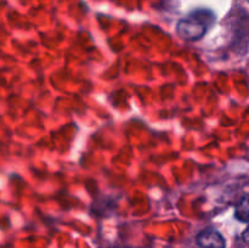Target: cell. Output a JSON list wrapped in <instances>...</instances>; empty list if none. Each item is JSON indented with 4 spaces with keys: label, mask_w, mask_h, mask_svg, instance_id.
<instances>
[{
    "label": "cell",
    "mask_w": 249,
    "mask_h": 248,
    "mask_svg": "<svg viewBox=\"0 0 249 248\" xmlns=\"http://www.w3.org/2000/svg\"><path fill=\"white\" fill-rule=\"evenodd\" d=\"M214 14L209 10H196L178 22V35L186 41L199 40L206 35L209 27L214 23Z\"/></svg>",
    "instance_id": "1"
},
{
    "label": "cell",
    "mask_w": 249,
    "mask_h": 248,
    "mask_svg": "<svg viewBox=\"0 0 249 248\" xmlns=\"http://www.w3.org/2000/svg\"><path fill=\"white\" fill-rule=\"evenodd\" d=\"M196 242L199 248H226V240L218 230L208 228L197 235Z\"/></svg>",
    "instance_id": "2"
},
{
    "label": "cell",
    "mask_w": 249,
    "mask_h": 248,
    "mask_svg": "<svg viewBox=\"0 0 249 248\" xmlns=\"http://www.w3.org/2000/svg\"><path fill=\"white\" fill-rule=\"evenodd\" d=\"M235 218L242 223H249V194L241 197L236 203Z\"/></svg>",
    "instance_id": "3"
},
{
    "label": "cell",
    "mask_w": 249,
    "mask_h": 248,
    "mask_svg": "<svg viewBox=\"0 0 249 248\" xmlns=\"http://www.w3.org/2000/svg\"><path fill=\"white\" fill-rule=\"evenodd\" d=\"M242 240H243V242H245L246 245L249 247V225L245 229V231L242 232Z\"/></svg>",
    "instance_id": "4"
},
{
    "label": "cell",
    "mask_w": 249,
    "mask_h": 248,
    "mask_svg": "<svg viewBox=\"0 0 249 248\" xmlns=\"http://www.w3.org/2000/svg\"><path fill=\"white\" fill-rule=\"evenodd\" d=\"M246 1H248V2H249V0H246Z\"/></svg>",
    "instance_id": "5"
}]
</instances>
